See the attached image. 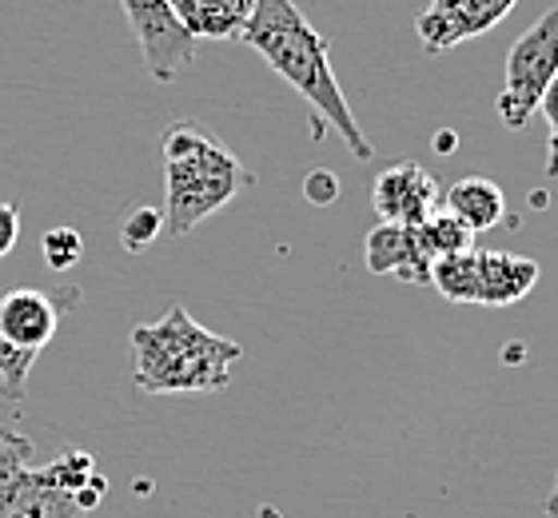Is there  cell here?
<instances>
[{
	"label": "cell",
	"mask_w": 558,
	"mask_h": 518,
	"mask_svg": "<svg viewBox=\"0 0 558 518\" xmlns=\"http://www.w3.org/2000/svg\"><path fill=\"white\" fill-rule=\"evenodd\" d=\"M163 231V212L160 207H148L140 204L132 207L129 216H124V224H120V243H124V252H148L151 243L160 240Z\"/></svg>",
	"instance_id": "cell-18"
},
{
	"label": "cell",
	"mask_w": 558,
	"mask_h": 518,
	"mask_svg": "<svg viewBox=\"0 0 558 518\" xmlns=\"http://www.w3.org/2000/svg\"><path fill=\"white\" fill-rule=\"evenodd\" d=\"M16 240H21V212L16 204H0V260L16 248Z\"/></svg>",
	"instance_id": "cell-22"
},
{
	"label": "cell",
	"mask_w": 558,
	"mask_h": 518,
	"mask_svg": "<svg viewBox=\"0 0 558 518\" xmlns=\"http://www.w3.org/2000/svg\"><path fill=\"white\" fill-rule=\"evenodd\" d=\"M451 132H439V152H442V156H447V152H451Z\"/></svg>",
	"instance_id": "cell-24"
},
{
	"label": "cell",
	"mask_w": 558,
	"mask_h": 518,
	"mask_svg": "<svg viewBox=\"0 0 558 518\" xmlns=\"http://www.w3.org/2000/svg\"><path fill=\"white\" fill-rule=\"evenodd\" d=\"M33 438L0 426V518H88L33 467Z\"/></svg>",
	"instance_id": "cell-5"
},
{
	"label": "cell",
	"mask_w": 558,
	"mask_h": 518,
	"mask_svg": "<svg viewBox=\"0 0 558 518\" xmlns=\"http://www.w3.org/2000/svg\"><path fill=\"white\" fill-rule=\"evenodd\" d=\"M543 510H547L550 518H558V491H550L547 503H543Z\"/></svg>",
	"instance_id": "cell-23"
},
{
	"label": "cell",
	"mask_w": 558,
	"mask_h": 518,
	"mask_svg": "<svg viewBox=\"0 0 558 518\" xmlns=\"http://www.w3.org/2000/svg\"><path fill=\"white\" fill-rule=\"evenodd\" d=\"M40 255H45V264L52 272H69V267L81 264L84 255V240L76 228H48L40 236Z\"/></svg>",
	"instance_id": "cell-19"
},
{
	"label": "cell",
	"mask_w": 558,
	"mask_h": 518,
	"mask_svg": "<svg viewBox=\"0 0 558 518\" xmlns=\"http://www.w3.org/2000/svg\"><path fill=\"white\" fill-rule=\"evenodd\" d=\"M120 4H124L129 28L136 36L140 52H144L148 76L160 84H172L196 60L199 40L180 24L168 0H120Z\"/></svg>",
	"instance_id": "cell-6"
},
{
	"label": "cell",
	"mask_w": 558,
	"mask_h": 518,
	"mask_svg": "<svg viewBox=\"0 0 558 518\" xmlns=\"http://www.w3.org/2000/svg\"><path fill=\"white\" fill-rule=\"evenodd\" d=\"M247 48H256L271 69L315 108V136H324V128H336L348 152L355 160H372L375 148L363 136L360 120L351 112L348 96L339 88L331 57H327V40L315 28L295 0H256L252 21L240 33Z\"/></svg>",
	"instance_id": "cell-1"
},
{
	"label": "cell",
	"mask_w": 558,
	"mask_h": 518,
	"mask_svg": "<svg viewBox=\"0 0 558 518\" xmlns=\"http://www.w3.org/2000/svg\"><path fill=\"white\" fill-rule=\"evenodd\" d=\"M555 491H558V486H555Z\"/></svg>",
	"instance_id": "cell-25"
},
{
	"label": "cell",
	"mask_w": 558,
	"mask_h": 518,
	"mask_svg": "<svg viewBox=\"0 0 558 518\" xmlns=\"http://www.w3.org/2000/svg\"><path fill=\"white\" fill-rule=\"evenodd\" d=\"M519 0H430L415 16V33L427 57H439L447 48L475 40V36L499 28Z\"/></svg>",
	"instance_id": "cell-8"
},
{
	"label": "cell",
	"mask_w": 558,
	"mask_h": 518,
	"mask_svg": "<svg viewBox=\"0 0 558 518\" xmlns=\"http://www.w3.org/2000/svg\"><path fill=\"white\" fill-rule=\"evenodd\" d=\"M45 471V479L57 491H64L69 498H76L84 491V486L93 483L96 474V459L88 455V450H64V455H57V459L48 462V467H40Z\"/></svg>",
	"instance_id": "cell-16"
},
{
	"label": "cell",
	"mask_w": 558,
	"mask_h": 518,
	"mask_svg": "<svg viewBox=\"0 0 558 518\" xmlns=\"http://www.w3.org/2000/svg\"><path fill=\"white\" fill-rule=\"evenodd\" d=\"M475 255L478 248H466V252L435 260V267H430V288L451 303H475Z\"/></svg>",
	"instance_id": "cell-14"
},
{
	"label": "cell",
	"mask_w": 558,
	"mask_h": 518,
	"mask_svg": "<svg viewBox=\"0 0 558 518\" xmlns=\"http://www.w3.org/2000/svg\"><path fill=\"white\" fill-rule=\"evenodd\" d=\"M163 228L184 240L204 219L256 184L247 164L204 120H175L163 128Z\"/></svg>",
	"instance_id": "cell-2"
},
{
	"label": "cell",
	"mask_w": 558,
	"mask_h": 518,
	"mask_svg": "<svg viewBox=\"0 0 558 518\" xmlns=\"http://www.w3.org/2000/svg\"><path fill=\"white\" fill-rule=\"evenodd\" d=\"M538 116L547 120V180H558V72L555 81H550L547 96H543V104H538Z\"/></svg>",
	"instance_id": "cell-20"
},
{
	"label": "cell",
	"mask_w": 558,
	"mask_h": 518,
	"mask_svg": "<svg viewBox=\"0 0 558 518\" xmlns=\"http://www.w3.org/2000/svg\"><path fill=\"white\" fill-rule=\"evenodd\" d=\"M555 72H558V9H550L507 52L502 93L495 100L502 128H511V132L531 128V120L538 116V104H543L550 81H555Z\"/></svg>",
	"instance_id": "cell-4"
},
{
	"label": "cell",
	"mask_w": 558,
	"mask_h": 518,
	"mask_svg": "<svg viewBox=\"0 0 558 518\" xmlns=\"http://www.w3.org/2000/svg\"><path fill=\"white\" fill-rule=\"evenodd\" d=\"M538 284V264L531 255L514 252H478L475 255V303L483 308H511L523 303Z\"/></svg>",
	"instance_id": "cell-11"
},
{
	"label": "cell",
	"mask_w": 558,
	"mask_h": 518,
	"mask_svg": "<svg viewBox=\"0 0 558 518\" xmlns=\"http://www.w3.org/2000/svg\"><path fill=\"white\" fill-rule=\"evenodd\" d=\"M418 236H423V243L430 248V255H435V260L475 248V231L463 228V224H459L451 212H442V207L427 219V224H418Z\"/></svg>",
	"instance_id": "cell-15"
},
{
	"label": "cell",
	"mask_w": 558,
	"mask_h": 518,
	"mask_svg": "<svg viewBox=\"0 0 558 518\" xmlns=\"http://www.w3.org/2000/svg\"><path fill=\"white\" fill-rule=\"evenodd\" d=\"M196 40H235L252 21L256 0H168Z\"/></svg>",
	"instance_id": "cell-13"
},
{
	"label": "cell",
	"mask_w": 558,
	"mask_h": 518,
	"mask_svg": "<svg viewBox=\"0 0 558 518\" xmlns=\"http://www.w3.org/2000/svg\"><path fill=\"white\" fill-rule=\"evenodd\" d=\"M363 260L372 276H396L408 284H430L435 255L423 243L418 228H399V224H379L363 240Z\"/></svg>",
	"instance_id": "cell-10"
},
{
	"label": "cell",
	"mask_w": 558,
	"mask_h": 518,
	"mask_svg": "<svg viewBox=\"0 0 558 518\" xmlns=\"http://www.w3.org/2000/svg\"><path fill=\"white\" fill-rule=\"evenodd\" d=\"M76 303L81 288H12L9 296H0V335L12 347L40 356Z\"/></svg>",
	"instance_id": "cell-7"
},
{
	"label": "cell",
	"mask_w": 558,
	"mask_h": 518,
	"mask_svg": "<svg viewBox=\"0 0 558 518\" xmlns=\"http://www.w3.org/2000/svg\"><path fill=\"white\" fill-rule=\"evenodd\" d=\"M442 212H451L463 228L478 231H490L499 228L502 219H507V196H502V188L487 176H463V180H454L447 188V196H442Z\"/></svg>",
	"instance_id": "cell-12"
},
{
	"label": "cell",
	"mask_w": 558,
	"mask_h": 518,
	"mask_svg": "<svg viewBox=\"0 0 558 518\" xmlns=\"http://www.w3.org/2000/svg\"><path fill=\"white\" fill-rule=\"evenodd\" d=\"M33 368H36V351L12 347L9 339L0 335V387H4V399H9V403H21L24 399Z\"/></svg>",
	"instance_id": "cell-17"
},
{
	"label": "cell",
	"mask_w": 558,
	"mask_h": 518,
	"mask_svg": "<svg viewBox=\"0 0 558 518\" xmlns=\"http://www.w3.org/2000/svg\"><path fill=\"white\" fill-rule=\"evenodd\" d=\"M303 196L312 200V204H336L339 180L331 172H324V168H315V172L307 176V184H303Z\"/></svg>",
	"instance_id": "cell-21"
},
{
	"label": "cell",
	"mask_w": 558,
	"mask_h": 518,
	"mask_svg": "<svg viewBox=\"0 0 558 518\" xmlns=\"http://www.w3.org/2000/svg\"><path fill=\"white\" fill-rule=\"evenodd\" d=\"M372 207L384 224H399V228H418L439 212V184L427 168L415 160H399L391 168L375 176L372 184Z\"/></svg>",
	"instance_id": "cell-9"
},
{
	"label": "cell",
	"mask_w": 558,
	"mask_h": 518,
	"mask_svg": "<svg viewBox=\"0 0 558 518\" xmlns=\"http://www.w3.org/2000/svg\"><path fill=\"white\" fill-rule=\"evenodd\" d=\"M244 347L199 327L175 303L163 320L132 327V383L144 395H208L223 391Z\"/></svg>",
	"instance_id": "cell-3"
}]
</instances>
